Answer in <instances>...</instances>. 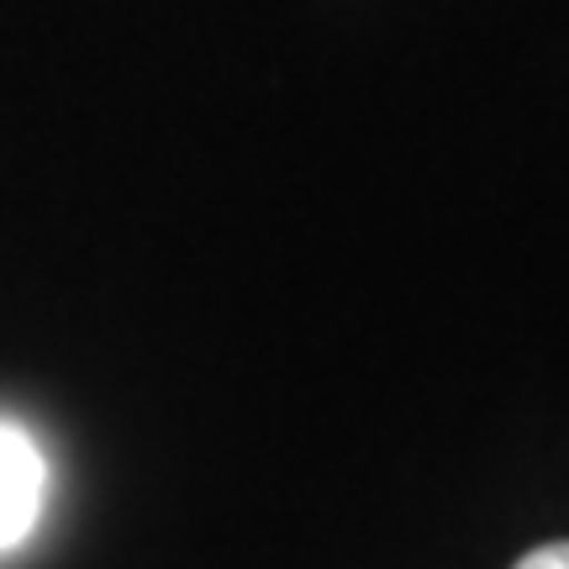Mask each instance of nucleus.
<instances>
[{"mask_svg": "<svg viewBox=\"0 0 569 569\" xmlns=\"http://www.w3.org/2000/svg\"><path fill=\"white\" fill-rule=\"evenodd\" d=\"M511 569H569V543H543V549L522 553Z\"/></svg>", "mask_w": 569, "mask_h": 569, "instance_id": "2", "label": "nucleus"}, {"mask_svg": "<svg viewBox=\"0 0 569 569\" xmlns=\"http://www.w3.org/2000/svg\"><path fill=\"white\" fill-rule=\"evenodd\" d=\"M42 507V453L21 427L0 422V549H17Z\"/></svg>", "mask_w": 569, "mask_h": 569, "instance_id": "1", "label": "nucleus"}]
</instances>
